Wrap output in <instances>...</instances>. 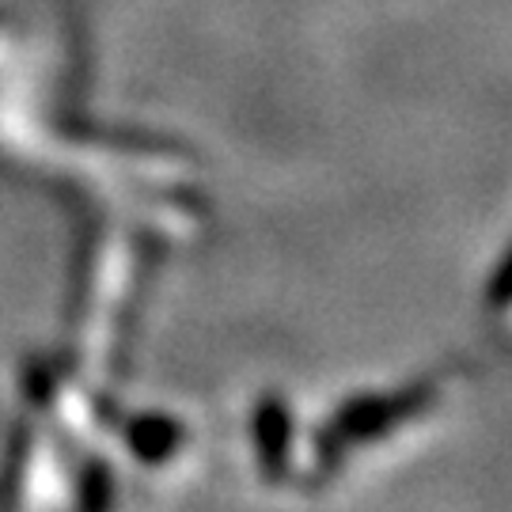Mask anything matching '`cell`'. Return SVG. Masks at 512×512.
<instances>
[{
  "mask_svg": "<svg viewBox=\"0 0 512 512\" xmlns=\"http://www.w3.org/2000/svg\"><path fill=\"white\" fill-rule=\"evenodd\" d=\"M429 403H433V384H418L414 391H403V395H361V399H349L334 414V425L319 437V456L327 459L330 452L338 456L349 440L380 437L391 425L414 418L421 406Z\"/></svg>",
  "mask_w": 512,
  "mask_h": 512,
  "instance_id": "1",
  "label": "cell"
},
{
  "mask_svg": "<svg viewBox=\"0 0 512 512\" xmlns=\"http://www.w3.org/2000/svg\"><path fill=\"white\" fill-rule=\"evenodd\" d=\"M255 452L258 471L266 482H281L289 475V444H293V410L285 403V395L266 391L255 406Z\"/></svg>",
  "mask_w": 512,
  "mask_h": 512,
  "instance_id": "2",
  "label": "cell"
},
{
  "mask_svg": "<svg viewBox=\"0 0 512 512\" xmlns=\"http://www.w3.org/2000/svg\"><path fill=\"white\" fill-rule=\"evenodd\" d=\"M183 440H186L183 421L171 418V414H160V410L137 414V418L126 425L129 452L141 459V463H152V467H156V463H167V459L183 448Z\"/></svg>",
  "mask_w": 512,
  "mask_h": 512,
  "instance_id": "3",
  "label": "cell"
},
{
  "mask_svg": "<svg viewBox=\"0 0 512 512\" xmlns=\"http://www.w3.org/2000/svg\"><path fill=\"white\" fill-rule=\"evenodd\" d=\"M114 509V475L107 459H84L76 482V512H110Z\"/></svg>",
  "mask_w": 512,
  "mask_h": 512,
  "instance_id": "4",
  "label": "cell"
},
{
  "mask_svg": "<svg viewBox=\"0 0 512 512\" xmlns=\"http://www.w3.org/2000/svg\"><path fill=\"white\" fill-rule=\"evenodd\" d=\"M490 296H494L497 308H501V304L509 300V266H505V262L497 266V277H494V289H490Z\"/></svg>",
  "mask_w": 512,
  "mask_h": 512,
  "instance_id": "5",
  "label": "cell"
}]
</instances>
